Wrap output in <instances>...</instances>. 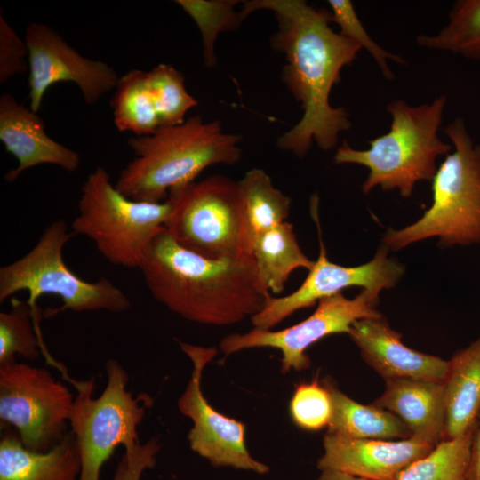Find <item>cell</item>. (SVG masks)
<instances>
[{
	"instance_id": "26",
	"label": "cell",
	"mask_w": 480,
	"mask_h": 480,
	"mask_svg": "<svg viewBox=\"0 0 480 480\" xmlns=\"http://www.w3.org/2000/svg\"><path fill=\"white\" fill-rule=\"evenodd\" d=\"M476 425L456 438L441 441L428 455L410 465L398 480H471Z\"/></svg>"
},
{
	"instance_id": "18",
	"label": "cell",
	"mask_w": 480,
	"mask_h": 480,
	"mask_svg": "<svg viewBox=\"0 0 480 480\" xmlns=\"http://www.w3.org/2000/svg\"><path fill=\"white\" fill-rule=\"evenodd\" d=\"M385 382L382 395L373 404L398 417L411 436L435 444L443 441L446 417L444 382L419 379Z\"/></svg>"
},
{
	"instance_id": "11",
	"label": "cell",
	"mask_w": 480,
	"mask_h": 480,
	"mask_svg": "<svg viewBox=\"0 0 480 480\" xmlns=\"http://www.w3.org/2000/svg\"><path fill=\"white\" fill-rule=\"evenodd\" d=\"M310 211L318 230V258L298 289L286 296L268 298L265 307L251 318L256 329L270 330L294 312L312 307L350 286L380 294L382 290L393 288L404 273V266L388 257V249L384 245L370 261L362 265L348 267L331 262L322 240L316 195L311 196Z\"/></svg>"
},
{
	"instance_id": "21",
	"label": "cell",
	"mask_w": 480,
	"mask_h": 480,
	"mask_svg": "<svg viewBox=\"0 0 480 480\" xmlns=\"http://www.w3.org/2000/svg\"><path fill=\"white\" fill-rule=\"evenodd\" d=\"M322 383L330 392L332 416L327 432L361 439L407 438L411 433L395 414L378 407L360 404L344 394L333 380L326 377Z\"/></svg>"
},
{
	"instance_id": "33",
	"label": "cell",
	"mask_w": 480,
	"mask_h": 480,
	"mask_svg": "<svg viewBox=\"0 0 480 480\" xmlns=\"http://www.w3.org/2000/svg\"><path fill=\"white\" fill-rule=\"evenodd\" d=\"M160 448L158 439L153 437L131 451H124L111 480H140L146 470L156 466Z\"/></svg>"
},
{
	"instance_id": "30",
	"label": "cell",
	"mask_w": 480,
	"mask_h": 480,
	"mask_svg": "<svg viewBox=\"0 0 480 480\" xmlns=\"http://www.w3.org/2000/svg\"><path fill=\"white\" fill-rule=\"evenodd\" d=\"M289 413L293 423L301 429L318 431L328 428L332 416L330 392L316 380L297 384L289 404Z\"/></svg>"
},
{
	"instance_id": "9",
	"label": "cell",
	"mask_w": 480,
	"mask_h": 480,
	"mask_svg": "<svg viewBox=\"0 0 480 480\" xmlns=\"http://www.w3.org/2000/svg\"><path fill=\"white\" fill-rule=\"evenodd\" d=\"M107 384L92 397L94 378L75 381V396L68 423L76 439L81 472L78 480H100V470L118 445L124 451L140 444L138 427L152 399L147 394L134 396L127 389L129 374L115 359L105 364Z\"/></svg>"
},
{
	"instance_id": "10",
	"label": "cell",
	"mask_w": 480,
	"mask_h": 480,
	"mask_svg": "<svg viewBox=\"0 0 480 480\" xmlns=\"http://www.w3.org/2000/svg\"><path fill=\"white\" fill-rule=\"evenodd\" d=\"M75 396L46 368L13 362L0 364V420L23 445L44 452L66 435Z\"/></svg>"
},
{
	"instance_id": "3",
	"label": "cell",
	"mask_w": 480,
	"mask_h": 480,
	"mask_svg": "<svg viewBox=\"0 0 480 480\" xmlns=\"http://www.w3.org/2000/svg\"><path fill=\"white\" fill-rule=\"evenodd\" d=\"M241 137L225 132L219 121L199 116L158 128L153 134L131 136L134 158L120 172L116 188L130 199L163 202L171 189L195 181L213 164H232L241 158Z\"/></svg>"
},
{
	"instance_id": "28",
	"label": "cell",
	"mask_w": 480,
	"mask_h": 480,
	"mask_svg": "<svg viewBox=\"0 0 480 480\" xmlns=\"http://www.w3.org/2000/svg\"><path fill=\"white\" fill-rule=\"evenodd\" d=\"M146 73L160 127L184 123L186 114L197 105V100L187 92L183 74L165 63Z\"/></svg>"
},
{
	"instance_id": "25",
	"label": "cell",
	"mask_w": 480,
	"mask_h": 480,
	"mask_svg": "<svg viewBox=\"0 0 480 480\" xmlns=\"http://www.w3.org/2000/svg\"><path fill=\"white\" fill-rule=\"evenodd\" d=\"M237 182L252 236L285 222L291 198L273 186L262 169H251Z\"/></svg>"
},
{
	"instance_id": "29",
	"label": "cell",
	"mask_w": 480,
	"mask_h": 480,
	"mask_svg": "<svg viewBox=\"0 0 480 480\" xmlns=\"http://www.w3.org/2000/svg\"><path fill=\"white\" fill-rule=\"evenodd\" d=\"M179 4L196 23L203 40L204 61L212 68L216 63L214 43L220 32L236 28L243 20L235 11L238 1L178 0Z\"/></svg>"
},
{
	"instance_id": "23",
	"label": "cell",
	"mask_w": 480,
	"mask_h": 480,
	"mask_svg": "<svg viewBox=\"0 0 480 480\" xmlns=\"http://www.w3.org/2000/svg\"><path fill=\"white\" fill-rule=\"evenodd\" d=\"M110 103L119 132L147 136L160 128L146 71L132 69L120 76Z\"/></svg>"
},
{
	"instance_id": "4",
	"label": "cell",
	"mask_w": 480,
	"mask_h": 480,
	"mask_svg": "<svg viewBox=\"0 0 480 480\" xmlns=\"http://www.w3.org/2000/svg\"><path fill=\"white\" fill-rule=\"evenodd\" d=\"M446 101L444 95L419 106L392 100L387 106L391 116L389 130L368 140V149L353 148L344 140L336 150L334 162L368 169L362 185L364 194L380 186L383 190L397 189L403 197L411 196L417 182L432 180L437 157L452 150V145L438 136Z\"/></svg>"
},
{
	"instance_id": "2",
	"label": "cell",
	"mask_w": 480,
	"mask_h": 480,
	"mask_svg": "<svg viewBox=\"0 0 480 480\" xmlns=\"http://www.w3.org/2000/svg\"><path fill=\"white\" fill-rule=\"evenodd\" d=\"M138 269L158 302L201 324L228 326L252 318L270 297L253 257H204L179 244L164 227L148 245Z\"/></svg>"
},
{
	"instance_id": "22",
	"label": "cell",
	"mask_w": 480,
	"mask_h": 480,
	"mask_svg": "<svg viewBox=\"0 0 480 480\" xmlns=\"http://www.w3.org/2000/svg\"><path fill=\"white\" fill-rule=\"evenodd\" d=\"M252 257L261 284L276 294L284 290L294 270H310L314 265L300 249L292 224L286 221L253 236Z\"/></svg>"
},
{
	"instance_id": "27",
	"label": "cell",
	"mask_w": 480,
	"mask_h": 480,
	"mask_svg": "<svg viewBox=\"0 0 480 480\" xmlns=\"http://www.w3.org/2000/svg\"><path fill=\"white\" fill-rule=\"evenodd\" d=\"M12 303L9 311L0 313V364L15 362L17 355L36 360L46 351L30 306L16 299Z\"/></svg>"
},
{
	"instance_id": "7",
	"label": "cell",
	"mask_w": 480,
	"mask_h": 480,
	"mask_svg": "<svg viewBox=\"0 0 480 480\" xmlns=\"http://www.w3.org/2000/svg\"><path fill=\"white\" fill-rule=\"evenodd\" d=\"M164 228L184 248L214 260L252 258V233L238 182L222 175L170 190Z\"/></svg>"
},
{
	"instance_id": "8",
	"label": "cell",
	"mask_w": 480,
	"mask_h": 480,
	"mask_svg": "<svg viewBox=\"0 0 480 480\" xmlns=\"http://www.w3.org/2000/svg\"><path fill=\"white\" fill-rule=\"evenodd\" d=\"M170 212L168 198L156 203L128 198L116 188L108 171L97 166L81 187L78 213L70 228L73 235L90 239L108 262L139 268Z\"/></svg>"
},
{
	"instance_id": "24",
	"label": "cell",
	"mask_w": 480,
	"mask_h": 480,
	"mask_svg": "<svg viewBox=\"0 0 480 480\" xmlns=\"http://www.w3.org/2000/svg\"><path fill=\"white\" fill-rule=\"evenodd\" d=\"M416 43L422 48L480 60V0L455 2L448 23L433 36H417Z\"/></svg>"
},
{
	"instance_id": "14",
	"label": "cell",
	"mask_w": 480,
	"mask_h": 480,
	"mask_svg": "<svg viewBox=\"0 0 480 480\" xmlns=\"http://www.w3.org/2000/svg\"><path fill=\"white\" fill-rule=\"evenodd\" d=\"M24 40L28 50L29 108L37 113L47 90L66 82L77 85L86 104L115 90L119 76L108 63L81 55L49 26L32 22Z\"/></svg>"
},
{
	"instance_id": "15",
	"label": "cell",
	"mask_w": 480,
	"mask_h": 480,
	"mask_svg": "<svg viewBox=\"0 0 480 480\" xmlns=\"http://www.w3.org/2000/svg\"><path fill=\"white\" fill-rule=\"evenodd\" d=\"M436 444L411 436L397 441L361 439L326 433L324 452L317 460L321 470L332 469L367 480H398L413 462L428 455Z\"/></svg>"
},
{
	"instance_id": "13",
	"label": "cell",
	"mask_w": 480,
	"mask_h": 480,
	"mask_svg": "<svg viewBox=\"0 0 480 480\" xmlns=\"http://www.w3.org/2000/svg\"><path fill=\"white\" fill-rule=\"evenodd\" d=\"M180 345L193 364L190 379L178 399L179 411L193 422L188 435L190 449L213 467L267 474L269 467L254 459L247 449L245 424L220 413L203 394V372L216 356V349L187 343Z\"/></svg>"
},
{
	"instance_id": "32",
	"label": "cell",
	"mask_w": 480,
	"mask_h": 480,
	"mask_svg": "<svg viewBox=\"0 0 480 480\" xmlns=\"http://www.w3.org/2000/svg\"><path fill=\"white\" fill-rule=\"evenodd\" d=\"M28 69V50L0 12V84Z\"/></svg>"
},
{
	"instance_id": "1",
	"label": "cell",
	"mask_w": 480,
	"mask_h": 480,
	"mask_svg": "<svg viewBox=\"0 0 480 480\" xmlns=\"http://www.w3.org/2000/svg\"><path fill=\"white\" fill-rule=\"evenodd\" d=\"M260 9L276 15L278 30L271 42L285 57L282 80L303 110L300 121L279 137L277 146L300 158L313 142L324 150L333 148L351 121L346 108L331 105L330 93L361 47L331 28L330 11L306 1H246L240 12L244 19Z\"/></svg>"
},
{
	"instance_id": "20",
	"label": "cell",
	"mask_w": 480,
	"mask_h": 480,
	"mask_svg": "<svg viewBox=\"0 0 480 480\" xmlns=\"http://www.w3.org/2000/svg\"><path fill=\"white\" fill-rule=\"evenodd\" d=\"M444 386L446 417L443 440H448L468 431L480 413V337L448 360Z\"/></svg>"
},
{
	"instance_id": "12",
	"label": "cell",
	"mask_w": 480,
	"mask_h": 480,
	"mask_svg": "<svg viewBox=\"0 0 480 480\" xmlns=\"http://www.w3.org/2000/svg\"><path fill=\"white\" fill-rule=\"evenodd\" d=\"M379 294L363 290L353 299L341 292L321 300L316 310L303 321L287 328L271 331L252 330L231 333L220 342L224 355L249 348H272L282 353L281 372L302 371L310 366L307 349L320 340L337 333H348L351 325L364 318L380 317Z\"/></svg>"
},
{
	"instance_id": "19",
	"label": "cell",
	"mask_w": 480,
	"mask_h": 480,
	"mask_svg": "<svg viewBox=\"0 0 480 480\" xmlns=\"http://www.w3.org/2000/svg\"><path fill=\"white\" fill-rule=\"evenodd\" d=\"M81 458L71 430L44 452L26 448L17 434L5 431L0 440V480H78Z\"/></svg>"
},
{
	"instance_id": "17",
	"label": "cell",
	"mask_w": 480,
	"mask_h": 480,
	"mask_svg": "<svg viewBox=\"0 0 480 480\" xmlns=\"http://www.w3.org/2000/svg\"><path fill=\"white\" fill-rule=\"evenodd\" d=\"M348 335L363 359L385 380L419 379L444 382L448 361L404 345L402 334L381 316L356 321Z\"/></svg>"
},
{
	"instance_id": "6",
	"label": "cell",
	"mask_w": 480,
	"mask_h": 480,
	"mask_svg": "<svg viewBox=\"0 0 480 480\" xmlns=\"http://www.w3.org/2000/svg\"><path fill=\"white\" fill-rule=\"evenodd\" d=\"M62 220L46 227L36 244L21 258L0 268V302L26 291L27 303L40 320L37 300L44 294L58 296L60 308L47 310L53 316L65 310L76 313L104 310L123 313L131 307L128 296L109 279L95 282L80 278L66 265L63 250L73 236Z\"/></svg>"
},
{
	"instance_id": "16",
	"label": "cell",
	"mask_w": 480,
	"mask_h": 480,
	"mask_svg": "<svg viewBox=\"0 0 480 480\" xmlns=\"http://www.w3.org/2000/svg\"><path fill=\"white\" fill-rule=\"evenodd\" d=\"M0 140L18 163L4 175L10 183L40 164H52L73 172L81 163L77 152L46 133L45 124L37 113L7 92L0 96Z\"/></svg>"
},
{
	"instance_id": "35",
	"label": "cell",
	"mask_w": 480,
	"mask_h": 480,
	"mask_svg": "<svg viewBox=\"0 0 480 480\" xmlns=\"http://www.w3.org/2000/svg\"><path fill=\"white\" fill-rule=\"evenodd\" d=\"M316 480H367L358 476H355L344 472L325 469L321 470L319 476Z\"/></svg>"
},
{
	"instance_id": "31",
	"label": "cell",
	"mask_w": 480,
	"mask_h": 480,
	"mask_svg": "<svg viewBox=\"0 0 480 480\" xmlns=\"http://www.w3.org/2000/svg\"><path fill=\"white\" fill-rule=\"evenodd\" d=\"M328 4L331 8V22L339 26L340 33L357 44L361 49H364L377 63L385 78L394 79L395 76L388 60H390L398 64H404L405 60L398 54L386 51L370 36L351 1L329 0Z\"/></svg>"
},
{
	"instance_id": "34",
	"label": "cell",
	"mask_w": 480,
	"mask_h": 480,
	"mask_svg": "<svg viewBox=\"0 0 480 480\" xmlns=\"http://www.w3.org/2000/svg\"><path fill=\"white\" fill-rule=\"evenodd\" d=\"M471 480H480V413L474 431L471 463H470Z\"/></svg>"
},
{
	"instance_id": "5",
	"label": "cell",
	"mask_w": 480,
	"mask_h": 480,
	"mask_svg": "<svg viewBox=\"0 0 480 480\" xmlns=\"http://www.w3.org/2000/svg\"><path fill=\"white\" fill-rule=\"evenodd\" d=\"M444 133L452 150L431 180L432 204L414 223L385 233L382 243L388 250L431 237L443 247L480 244V144L462 118L449 124Z\"/></svg>"
}]
</instances>
